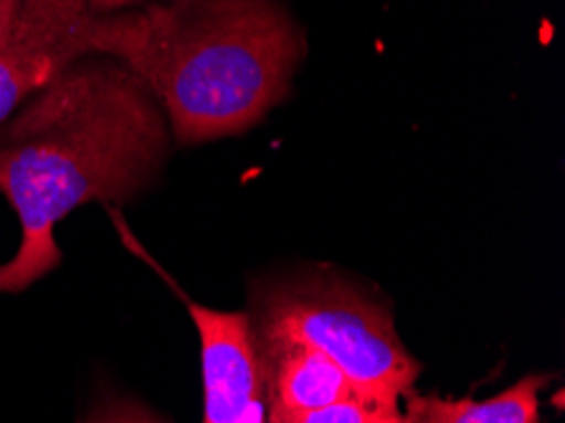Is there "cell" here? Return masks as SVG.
<instances>
[{"mask_svg":"<svg viewBox=\"0 0 565 423\" xmlns=\"http://www.w3.org/2000/svg\"><path fill=\"white\" fill-rule=\"evenodd\" d=\"M166 112L125 64L79 59L0 123V193L19 215L21 244L0 264L15 295L62 264L58 221L92 201H130L168 160Z\"/></svg>","mask_w":565,"mask_h":423,"instance_id":"obj_1","label":"cell"},{"mask_svg":"<svg viewBox=\"0 0 565 423\" xmlns=\"http://www.w3.org/2000/svg\"><path fill=\"white\" fill-rule=\"evenodd\" d=\"M23 0H0V36L11 29V23L15 19V13H19Z\"/></svg>","mask_w":565,"mask_h":423,"instance_id":"obj_11","label":"cell"},{"mask_svg":"<svg viewBox=\"0 0 565 423\" xmlns=\"http://www.w3.org/2000/svg\"><path fill=\"white\" fill-rule=\"evenodd\" d=\"M89 0H23L0 36V123L64 74L94 56Z\"/></svg>","mask_w":565,"mask_h":423,"instance_id":"obj_4","label":"cell"},{"mask_svg":"<svg viewBox=\"0 0 565 423\" xmlns=\"http://www.w3.org/2000/svg\"><path fill=\"white\" fill-rule=\"evenodd\" d=\"M259 356L264 373H267V405L292 411L322 409V405L340 401L381 405L355 381H350L338 362L320 356L312 348H305V345H264Z\"/></svg>","mask_w":565,"mask_h":423,"instance_id":"obj_6","label":"cell"},{"mask_svg":"<svg viewBox=\"0 0 565 423\" xmlns=\"http://www.w3.org/2000/svg\"><path fill=\"white\" fill-rule=\"evenodd\" d=\"M305 51L277 0H162L94 23V56L130 68L183 145L259 125L289 94Z\"/></svg>","mask_w":565,"mask_h":423,"instance_id":"obj_2","label":"cell"},{"mask_svg":"<svg viewBox=\"0 0 565 423\" xmlns=\"http://www.w3.org/2000/svg\"><path fill=\"white\" fill-rule=\"evenodd\" d=\"M267 423H404V413H391L365 401H340L310 411L267 405Z\"/></svg>","mask_w":565,"mask_h":423,"instance_id":"obj_8","label":"cell"},{"mask_svg":"<svg viewBox=\"0 0 565 423\" xmlns=\"http://www.w3.org/2000/svg\"><path fill=\"white\" fill-rule=\"evenodd\" d=\"M84 423H168V421H162L158 413H152L150 409H145V405L135 401L109 399V401H102Z\"/></svg>","mask_w":565,"mask_h":423,"instance_id":"obj_9","label":"cell"},{"mask_svg":"<svg viewBox=\"0 0 565 423\" xmlns=\"http://www.w3.org/2000/svg\"><path fill=\"white\" fill-rule=\"evenodd\" d=\"M185 305L201 338L203 423H267V373L252 317Z\"/></svg>","mask_w":565,"mask_h":423,"instance_id":"obj_5","label":"cell"},{"mask_svg":"<svg viewBox=\"0 0 565 423\" xmlns=\"http://www.w3.org/2000/svg\"><path fill=\"white\" fill-rule=\"evenodd\" d=\"M140 3H156V0H89V8L94 15H109L117 11H127V8H135Z\"/></svg>","mask_w":565,"mask_h":423,"instance_id":"obj_10","label":"cell"},{"mask_svg":"<svg viewBox=\"0 0 565 423\" xmlns=\"http://www.w3.org/2000/svg\"><path fill=\"white\" fill-rule=\"evenodd\" d=\"M545 376H525L490 401H449L439 395L406 393L404 423H541V391Z\"/></svg>","mask_w":565,"mask_h":423,"instance_id":"obj_7","label":"cell"},{"mask_svg":"<svg viewBox=\"0 0 565 423\" xmlns=\"http://www.w3.org/2000/svg\"><path fill=\"white\" fill-rule=\"evenodd\" d=\"M254 338L264 345H305L338 362L375 403L401 411L418 362L398 340L388 309L332 276H299L256 297Z\"/></svg>","mask_w":565,"mask_h":423,"instance_id":"obj_3","label":"cell"}]
</instances>
